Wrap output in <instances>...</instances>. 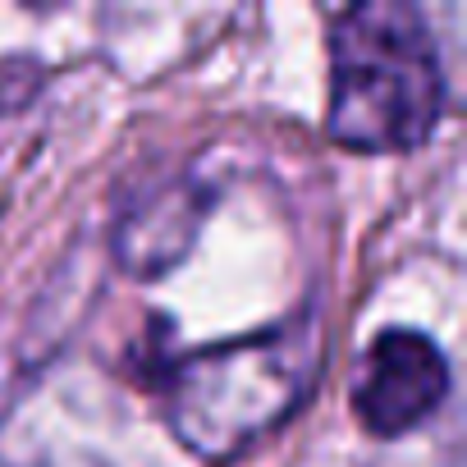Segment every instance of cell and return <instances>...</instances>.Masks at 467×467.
<instances>
[{"mask_svg": "<svg viewBox=\"0 0 467 467\" xmlns=\"http://www.w3.org/2000/svg\"><path fill=\"white\" fill-rule=\"evenodd\" d=\"M321 362L326 330L312 312L244 339L192 348L165 367V421L188 453L224 462L312 399Z\"/></svg>", "mask_w": 467, "mask_h": 467, "instance_id": "6da1fadb", "label": "cell"}, {"mask_svg": "<svg viewBox=\"0 0 467 467\" xmlns=\"http://www.w3.org/2000/svg\"><path fill=\"white\" fill-rule=\"evenodd\" d=\"M42 92V65L37 60H24V56H10L0 60V133H5Z\"/></svg>", "mask_w": 467, "mask_h": 467, "instance_id": "5b68a950", "label": "cell"}, {"mask_svg": "<svg viewBox=\"0 0 467 467\" xmlns=\"http://www.w3.org/2000/svg\"><path fill=\"white\" fill-rule=\"evenodd\" d=\"M444 110L440 42L403 0H367L330 24V138L348 151H417Z\"/></svg>", "mask_w": 467, "mask_h": 467, "instance_id": "7a4b0ae2", "label": "cell"}, {"mask_svg": "<svg viewBox=\"0 0 467 467\" xmlns=\"http://www.w3.org/2000/svg\"><path fill=\"white\" fill-rule=\"evenodd\" d=\"M215 188L202 174H170L138 188L115 220V257L129 275L156 280L174 271L197 244Z\"/></svg>", "mask_w": 467, "mask_h": 467, "instance_id": "277c9868", "label": "cell"}, {"mask_svg": "<svg viewBox=\"0 0 467 467\" xmlns=\"http://www.w3.org/2000/svg\"><path fill=\"white\" fill-rule=\"evenodd\" d=\"M444 394H449V362L440 344L403 326L380 330L367 344L362 367L353 376V412L380 440L417 431L426 417H435Z\"/></svg>", "mask_w": 467, "mask_h": 467, "instance_id": "3957f363", "label": "cell"}]
</instances>
